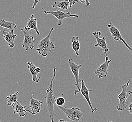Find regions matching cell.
<instances>
[{
    "mask_svg": "<svg viewBox=\"0 0 132 122\" xmlns=\"http://www.w3.org/2000/svg\"><path fill=\"white\" fill-rule=\"evenodd\" d=\"M56 68L54 67L53 69V76L50 82V84L48 89L46 90L47 94L44 98L46 99V110L49 113V117L51 119V122H54L53 117V110L54 106L56 102V98L53 89V80L56 79Z\"/></svg>",
    "mask_w": 132,
    "mask_h": 122,
    "instance_id": "1",
    "label": "cell"
},
{
    "mask_svg": "<svg viewBox=\"0 0 132 122\" xmlns=\"http://www.w3.org/2000/svg\"><path fill=\"white\" fill-rule=\"evenodd\" d=\"M54 28L52 27L48 35L38 41L36 50L38 51L39 55L43 57H46L48 54L51 53L52 51L55 48V45L50 40V36Z\"/></svg>",
    "mask_w": 132,
    "mask_h": 122,
    "instance_id": "2",
    "label": "cell"
},
{
    "mask_svg": "<svg viewBox=\"0 0 132 122\" xmlns=\"http://www.w3.org/2000/svg\"><path fill=\"white\" fill-rule=\"evenodd\" d=\"M67 115V117L72 122H81L84 119V113L81 112L80 108L73 107L69 108L67 107L58 106Z\"/></svg>",
    "mask_w": 132,
    "mask_h": 122,
    "instance_id": "3",
    "label": "cell"
},
{
    "mask_svg": "<svg viewBox=\"0 0 132 122\" xmlns=\"http://www.w3.org/2000/svg\"><path fill=\"white\" fill-rule=\"evenodd\" d=\"M131 80V79H130L126 84L121 86L122 91L118 96L119 100V103L117 105L116 108L119 111H123L127 108V100L128 97L132 95V91H127V87L129 86Z\"/></svg>",
    "mask_w": 132,
    "mask_h": 122,
    "instance_id": "4",
    "label": "cell"
},
{
    "mask_svg": "<svg viewBox=\"0 0 132 122\" xmlns=\"http://www.w3.org/2000/svg\"><path fill=\"white\" fill-rule=\"evenodd\" d=\"M69 64L70 69L74 75L75 78L76 79V81L73 83V85L76 86V90H74V94L76 95L77 94L80 93L81 87L79 85V70L81 68L82 64H76L74 62L72 58H69Z\"/></svg>",
    "mask_w": 132,
    "mask_h": 122,
    "instance_id": "5",
    "label": "cell"
},
{
    "mask_svg": "<svg viewBox=\"0 0 132 122\" xmlns=\"http://www.w3.org/2000/svg\"><path fill=\"white\" fill-rule=\"evenodd\" d=\"M43 13L47 14H51L54 16L58 19V25L61 26L63 24V20L65 18H79V16L76 14H72L70 12H65L61 10H57L54 11H48L45 10L43 8H42Z\"/></svg>",
    "mask_w": 132,
    "mask_h": 122,
    "instance_id": "6",
    "label": "cell"
},
{
    "mask_svg": "<svg viewBox=\"0 0 132 122\" xmlns=\"http://www.w3.org/2000/svg\"><path fill=\"white\" fill-rule=\"evenodd\" d=\"M107 26L109 29L110 33L113 40L117 41H121L123 43L129 50L132 55V48L130 47L124 39L122 38V35L119 30L116 26H115L112 23H110Z\"/></svg>",
    "mask_w": 132,
    "mask_h": 122,
    "instance_id": "7",
    "label": "cell"
},
{
    "mask_svg": "<svg viewBox=\"0 0 132 122\" xmlns=\"http://www.w3.org/2000/svg\"><path fill=\"white\" fill-rule=\"evenodd\" d=\"M33 94L31 96L30 100V106L26 107V112L31 113L33 115H36L40 111L41 109L43 107L44 103L41 101L36 99L33 98Z\"/></svg>",
    "mask_w": 132,
    "mask_h": 122,
    "instance_id": "8",
    "label": "cell"
},
{
    "mask_svg": "<svg viewBox=\"0 0 132 122\" xmlns=\"http://www.w3.org/2000/svg\"><path fill=\"white\" fill-rule=\"evenodd\" d=\"M112 61V59L109 60L108 56H106L104 62L94 71V75L98 76L99 79L106 78L107 74L109 71V65Z\"/></svg>",
    "mask_w": 132,
    "mask_h": 122,
    "instance_id": "9",
    "label": "cell"
},
{
    "mask_svg": "<svg viewBox=\"0 0 132 122\" xmlns=\"http://www.w3.org/2000/svg\"><path fill=\"white\" fill-rule=\"evenodd\" d=\"M92 34L94 36L97 41V43L95 45V47L101 48L102 50L105 54L106 56H107V53L109 52V49L108 48L107 45L106 37L104 36L103 38H100L99 36L101 35L102 33L100 31H95Z\"/></svg>",
    "mask_w": 132,
    "mask_h": 122,
    "instance_id": "10",
    "label": "cell"
},
{
    "mask_svg": "<svg viewBox=\"0 0 132 122\" xmlns=\"http://www.w3.org/2000/svg\"><path fill=\"white\" fill-rule=\"evenodd\" d=\"M21 30L23 32L24 35V39L22 43V46L23 48H25L26 51H28L29 49H33L35 47L34 43L36 40L34 39L32 36L27 31L24 30L23 29Z\"/></svg>",
    "mask_w": 132,
    "mask_h": 122,
    "instance_id": "11",
    "label": "cell"
},
{
    "mask_svg": "<svg viewBox=\"0 0 132 122\" xmlns=\"http://www.w3.org/2000/svg\"><path fill=\"white\" fill-rule=\"evenodd\" d=\"M80 82L81 83V90H80V93L82 95V96L84 97V98L86 100L87 102H88L89 107L90 108V109L92 110V112L93 113L94 112L96 111L97 109V108H93L92 105V103L90 100V98H89V93L90 91H92V90H89L88 88L87 87L84 79H81L80 80Z\"/></svg>",
    "mask_w": 132,
    "mask_h": 122,
    "instance_id": "12",
    "label": "cell"
},
{
    "mask_svg": "<svg viewBox=\"0 0 132 122\" xmlns=\"http://www.w3.org/2000/svg\"><path fill=\"white\" fill-rule=\"evenodd\" d=\"M17 35L14 33L13 30L7 32L5 30H3V37L8 43L10 48H13L15 47V41L17 38Z\"/></svg>",
    "mask_w": 132,
    "mask_h": 122,
    "instance_id": "13",
    "label": "cell"
},
{
    "mask_svg": "<svg viewBox=\"0 0 132 122\" xmlns=\"http://www.w3.org/2000/svg\"><path fill=\"white\" fill-rule=\"evenodd\" d=\"M28 22L26 26H24V28L26 31H29L31 30H35L36 33L38 36H40V32H39L37 25V19L35 17V16L32 14L30 18H28Z\"/></svg>",
    "mask_w": 132,
    "mask_h": 122,
    "instance_id": "14",
    "label": "cell"
},
{
    "mask_svg": "<svg viewBox=\"0 0 132 122\" xmlns=\"http://www.w3.org/2000/svg\"><path fill=\"white\" fill-rule=\"evenodd\" d=\"M27 64L28 65V68L30 70V71L32 77L31 81L32 82H35L36 83H38L40 81V78H38L37 76L40 72V68L37 67L32 63L30 62H28Z\"/></svg>",
    "mask_w": 132,
    "mask_h": 122,
    "instance_id": "15",
    "label": "cell"
},
{
    "mask_svg": "<svg viewBox=\"0 0 132 122\" xmlns=\"http://www.w3.org/2000/svg\"><path fill=\"white\" fill-rule=\"evenodd\" d=\"M14 109V114H15L18 113L20 117H24L26 116V106H23L19 102H16L15 103L12 105Z\"/></svg>",
    "mask_w": 132,
    "mask_h": 122,
    "instance_id": "16",
    "label": "cell"
},
{
    "mask_svg": "<svg viewBox=\"0 0 132 122\" xmlns=\"http://www.w3.org/2000/svg\"><path fill=\"white\" fill-rule=\"evenodd\" d=\"M72 48L75 52L76 56H79V51L81 47V44L79 42V37L74 36L71 38Z\"/></svg>",
    "mask_w": 132,
    "mask_h": 122,
    "instance_id": "17",
    "label": "cell"
},
{
    "mask_svg": "<svg viewBox=\"0 0 132 122\" xmlns=\"http://www.w3.org/2000/svg\"><path fill=\"white\" fill-rule=\"evenodd\" d=\"M0 26L9 29L10 31H14L17 29V26L15 23L11 22H7L4 19L0 20Z\"/></svg>",
    "mask_w": 132,
    "mask_h": 122,
    "instance_id": "18",
    "label": "cell"
},
{
    "mask_svg": "<svg viewBox=\"0 0 132 122\" xmlns=\"http://www.w3.org/2000/svg\"><path fill=\"white\" fill-rule=\"evenodd\" d=\"M69 6L68 0H64L60 2H55L53 4V8H59L61 10H68Z\"/></svg>",
    "mask_w": 132,
    "mask_h": 122,
    "instance_id": "19",
    "label": "cell"
},
{
    "mask_svg": "<svg viewBox=\"0 0 132 122\" xmlns=\"http://www.w3.org/2000/svg\"><path fill=\"white\" fill-rule=\"evenodd\" d=\"M19 95V93L16 91L14 94H10L6 98V99L7 100V106H12V105L18 102V96Z\"/></svg>",
    "mask_w": 132,
    "mask_h": 122,
    "instance_id": "20",
    "label": "cell"
},
{
    "mask_svg": "<svg viewBox=\"0 0 132 122\" xmlns=\"http://www.w3.org/2000/svg\"><path fill=\"white\" fill-rule=\"evenodd\" d=\"M65 102V100L63 97H59L56 100V105H57V106H63Z\"/></svg>",
    "mask_w": 132,
    "mask_h": 122,
    "instance_id": "21",
    "label": "cell"
},
{
    "mask_svg": "<svg viewBox=\"0 0 132 122\" xmlns=\"http://www.w3.org/2000/svg\"><path fill=\"white\" fill-rule=\"evenodd\" d=\"M69 6V8H71L76 3L78 2V0H68Z\"/></svg>",
    "mask_w": 132,
    "mask_h": 122,
    "instance_id": "22",
    "label": "cell"
},
{
    "mask_svg": "<svg viewBox=\"0 0 132 122\" xmlns=\"http://www.w3.org/2000/svg\"><path fill=\"white\" fill-rule=\"evenodd\" d=\"M127 104V108H128V111L130 112V113L132 114V102H126Z\"/></svg>",
    "mask_w": 132,
    "mask_h": 122,
    "instance_id": "23",
    "label": "cell"
},
{
    "mask_svg": "<svg viewBox=\"0 0 132 122\" xmlns=\"http://www.w3.org/2000/svg\"><path fill=\"white\" fill-rule=\"evenodd\" d=\"M82 3L85 4L87 6H89L90 5V3H89V0H79Z\"/></svg>",
    "mask_w": 132,
    "mask_h": 122,
    "instance_id": "24",
    "label": "cell"
},
{
    "mask_svg": "<svg viewBox=\"0 0 132 122\" xmlns=\"http://www.w3.org/2000/svg\"><path fill=\"white\" fill-rule=\"evenodd\" d=\"M41 0H34V3L33 5H32V8L34 9L35 8L36 6L38 4V3L40 2Z\"/></svg>",
    "mask_w": 132,
    "mask_h": 122,
    "instance_id": "25",
    "label": "cell"
},
{
    "mask_svg": "<svg viewBox=\"0 0 132 122\" xmlns=\"http://www.w3.org/2000/svg\"><path fill=\"white\" fill-rule=\"evenodd\" d=\"M58 122H66L65 121H64L63 119H61Z\"/></svg>",
    "mask_w": 132,
    "mask_h": 122,
    "instance_id": "26",
    "label": "cell"
},
{
    "mask_svg": "<svg viewBox=\"0 0 132 122\" xmlns=\"http://www.w3.org/2000/svg\"><path fill=\"white\" fill-rule=\"evenodd\" d=\"M0 36H1L2 37H3V34H1V33H0Z\"/></svg>",
    "mask_w": 132,
    "mask_h": 122,
    "instance_id": "27",
    "label": "cell"
},
{
    "mask_svg": "<svg viewBox=\"0 0 132 122\" xmlns=\"http://www.w3.org/2000/svg\"><path fill=\"white\" fill-rule=\"evenodd\" d=\"M113 122V121H108V122Z\"/></svg>",
    "mask_w": 132,
    "mask_h": 122,
    "instance_id": "28",
    "label": "cell"
},
{
    "mask_svg": "<svg viewBox=\"0 0 132 122\" xmlns=\"http://www.w3.org/2000/svg\"><path fill=\"white\" fill-rule=\"evenodd\" d=\"M0 122H1V118H0Z\"/></svg>",
    "mask_w": 132,
    "mask_h": 122,
    "instance_id": "29",
    "label": "cell"
}]
</instances>
